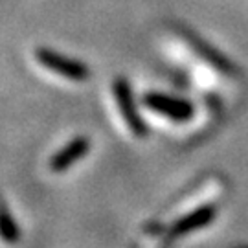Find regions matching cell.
Listing matches in <instances>:
<instances>
[{
  "label": "cell",
  "instance_id": "6da1fadb",
  "mask_svg": "<svg viewBox=\"0 0 248 248\" xmlns=\"http://www.w3.org/2000/svg\"><path fill=\"white\" fill-rule=\"evenodd\" d=\"M35 59L45 68L52 70L53 74H59L70 81H85L90 76L89 66L78 59H70L62 53H57L50 48H37Z\"/></svg>",
  "mask_w": 248,
  "mask_h": 248
},
{
  "label": "cell",
  "instance_id": "7a4b0ae2",
  "mask_svg": "<svg viewBox=\"0 0 248 248\" xmlns=\"http://www.w3.org/2000/svg\"><path fill=\"white\" fill-rule=\"evenodd\" d=\"M112 92H114L118 108H120V112L124 116L129 131H131L134 136H145L147 129H145L143 120L140 118V114H138V108H136V103H134V99H133V92H131L129 83H127L124 78H118V79H114Z\"/></svg>",
  "mask_w": 248,
  "mask_h": 248
},
{
  "label": "cell",
  "instance_id": "3957f363",
  "mask_svg": "<svg viewBox=\"0 0 248 248\" xmlns=\"http://www.w3.org/2000/svg\"><path fill=\"white\" fill-rule=\"evenodd\" d=\"M143 105L151 110H155L156 114L166 116V118L175 120V122H186L191 118V112H193V108L187 101L171 98L166 94H158V92L145 94L143 96Z\"/></svg>",
  "mask_w": 248,
  "mask_h": 248
},
{
  "label": "cell",
  "instance_id": "277c9868",
  "mask_svg": "<svg viewBox=\"0 0 248 248\" xmlns=\"http://www.w3.org/2000/svg\"><path fill=\"white\" fill-rule=\"evenodd\" d=\"M89 147H90L89 138H85V136L74 138V140H70L61 151H57V153L53 155L52 160H50V169H52V171H57V173L68 169L72 164H76L78 160H81L87 155Z\"/></svg>",
  "mask_w": 248,
  "mask_h": 248
},
{
  "label": "cell",
  "instance_id": "5b68a950",
  "mask_svg": "<svg viewBox=\"0 0 248 248\" xmlns=\"http://www.w3.org/2000/svg\"><path fill=\"white\" fill-rule=\"evenodd\" d=\"M212 215H213V212L208 210V208L195 210L193 213L182 217V219L173 226V233H175V235H184V233L195 230L199 226H204V224H208V222L212 221Z\"/></svg>",
  "mask_w": 248,
  "mask_h": 248
},
{
  "label": "cell",
  "instance_id": "8992f818",
  "mask_svg": "<svg viewBox=\"0 0 248 248\" xmlns=\"http://www.w3.org/2000/svg\"><path fill=\"white\" fill-rule=\"evenodd\" d=\"M0 237L13 245L20 239V232H18L17 222L11 219V215L8 213V210L4 206H0Z\"/></svg>",
  "mask_w": 248,
  "mask_h": 248
}]
</instances>
